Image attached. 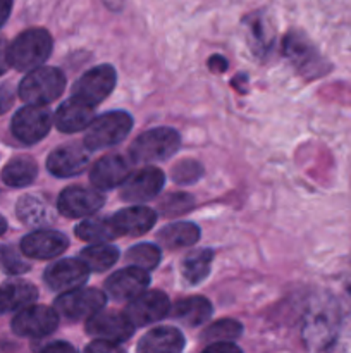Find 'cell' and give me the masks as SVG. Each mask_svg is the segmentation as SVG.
Returning a JSON list of instances; mask_svg holds the SVG:
<instances>
[{"label":"cell","instance_id":"obj_1","mask_svg":"<svg viewBox=\"0 0 351 353\" xmlns=\"http://www.w3.org/2000/svg\"><path fill=\"white\" fill-rule=\"evenodd\" d=\"M341 330V307L330 295H320L310 302L303 319L301 336L312 352L329 350Z\"/></svg>","mask_w":351,"mask_h":353},{"label":"cell","instance_id":"obj_2","mask_svg":"<svg viewBox=\"0 0 351 353\" xmlns=\"http://www.w3.org/2000/svg\"><path fill=\"white\" fill-rule=\"evenodd\" d=\"M50 33L43 28H31L21 33L9 47V62L17 71H31L47 62L52 54Z\"/></svg>","mask_w":351,"mask_h":353},{"label":"cell","instance_id":"obj_3","mask_svg":"<svg viewBox=\"0 0 351 353\" xmlns=\"http://www.w3.org/2000/svg\"><path fill=\"white\" fill-rule=\"evenodd\" d=\"M65 88V76L61 69L40 65L31 69L19 85V97L26 103L47 105L62 95Z\"/></svg>","mask_w":351,"mask_h":353},{"label":"cell","instance_id":"obj_4","mask_svg":"<svg viewBox=\"0 0 351 353\" xmlns=\"http://www.w3.org/2000/svg\"><path fill=\"white\" fill-rule=\"evenodd\" d=\"M181 147V137L172 128H153L134 140L131 145V157L138 164H153L167 161Z\"/></svg>","mask_w":351,"mask_h":353},{"label":"cell","instance_id":"obj_5","mask_svg":"<svg viewBox=\"0 0 351 353\" xmlns=\"http://www.w3.org/2000/svg\"><path fill=\"white\" fill-rule=\"evenodd\" d=\"M282 48H284V55L289 59V62L305 78H322L330 71L329 62L317 50L315 45L299 31H291L286 34Z\"/></svg>","mask_w":351,"mask_h":353},{"label":"cell","instance_id":"obj_6","mask_svg":"<svg viewBox=\"0 0 351 353\" xmlns=\"http://www.w3.org/2000/svg\"><path fill=\"white\" fill-rule=\"evenodd\" d=\"M133 128V117L124 110H112L92 121L85 134V145L89 150H103L120 143Z\"/></svg>","mask_w":351,"mask_h":353},{"label":"cell","instance_id":"obj_7","mask_svg":"<svg viewBox=\"0 0 351 353\" xmlns=\"http://www.w3.org/2000/svg\"><path fill=\"white\" fill-rule=\"evenodd\" d=\"M105 293L96 288H79L64 292L55 300V310L65 319H88L105 307Z\"/></svg>","mask_w":351,"mask_h":353},{"label":"cell","instance_id":"obj_8","mask_svg":"<svg viewBox=\"0 0 351 353\" xmlns=\"http://www.w3.org/2000/svg\"><path fill=\"white\" fill-rule=\"evenodd\" d=\"M52 112L45 105L28 103L12 117V133L21 143L33 145L43 140L52 128Z\"/></svg>","mask_w":351,"mask_h":353},{"label":"cell","instance_id":"obj_9","mask_svg":"<svg viewBox=\"0 0 351 353\" xmlns=\"http://www.w3.org/2000/svg\"><path fill=\"white\" fill-rule=\"evenodd\" d=\"M58 326V312L47 305H28L17 310L12 319V331L17 336L45 338Z\"/></svg>","mask_w":351,"mask_h":353},{"label":"cell","instance_id":"obj_10","mask_svg":"<svg viewBox=\"0 0 351 353\" xmlns=\"http://www.w3.org/2000/svg\"><path fill=\"white\" fill-rule=\"evenodd\" d=\"M171 312V302H169L167 295L157 290H145L141 295L134 296L129 300L126 310V317L134 327H143L148 324H153L162 321L164 317L169 316Z\"/></svg>","mask_w":351,"mask_h":353},{"label":"cell","instance_id":"obj_11","mask_svg":"<svg viewBox=\"0 0 351 353\" xmlns=\"http://www.w3.org/2000/svg\"><path fill=\"white\" fill-rule=\"evenodd\" d=\"M117 81L116 69L110 64H100L96 68L86 71L78 81L74 83L72 95L79 97L85 102L96 105L112 93Z\"/></svg>","mask_w":351,"mask_h":353},{"label":"cell","instance_id":"obj_12","mask_svg":"<svg viewBox=\"0 0 351 353\" xmlns=\"http://www.w3.org/2000/svg\"><path fill=\"white\" fill-rule=\"evenodd\" d=\"M165 185V174L155 165H147L136 172H131L123 183L120 196L126 202L143 203L155 199Z\"/></svg>","mask_w":351,"mask_h":353},{"label":"cell","instance_id":"obj_13","mask_svg":"<svg viewBox=\"0 0 351 353\" xmlns=\"http://www.w3.org/2000/svg\"><path fill=\"white\" fill-rule=\"evenodd\" d=\"M105 203V196L98 188H85V186H69L58 196V212L65 217L79 219L98 212Z\"/></svg>","mask_w":351,"mask_h":353},{"label":"cell","instance_id":"obj_14","mask_svg":"<svg viewBox=\"0 0 351 353\" xmlns=\"http://www.w3.org/2000/svg\"><path fill=\"white\" fill-rule=\"evenodd\" d=\"M86 333L96 340H107L112 343H124L134 333V326L129 323L126 314L119 312H96L86 321Z\"/></svg>","mask_w":351,"mask_h":353},{"label":"cell","instance_id":"obj_15","mask_svg":"<svg viewBox=\"0 0 351 353\" xmlns=\"http://www.w3.org/2000/svg\"><path fill=\"white\" fill-rule=\"evenodd\" d=\"M89 269L81 259H61L48 265L43 279L54 292H69L85 285L89 278Z\"/></svg>","mask_w":351,"mask_h":353},{"label":"cell","instance_id":"obj_16","mask_svg":"<svg viewBox=\"0 0 351 353\" xmlns=\"http://www.w3.org/2000/svg\"><path fill=\"white\" fill-rule=\"evenodd\" d=\"M150 286V274L145 269L131 265V268L120 269L109 276L105 281V292L110 299L117 302H129L134 296L141 295Z\"/></svg>","mask_w":351,"mask_h":353},{"label":"cell","instance_id":"obj_17","mask_svg":"<svg viewBox=\"0 0 351 353\" xmlns=\"http://www.w3.org/2000/svg\"><path fill=\"white\" fill-rule=\"evenodd\" d=\"M69 240L65 234L55 230H38L26 234L21 241V250L26 257L48 261L64 254L67 248Z\"/></svg>","mask_w":351,"mask_h":353},{"label":"cell","instance_id":"obj_18","mask_svg":"<svg viewBox=\"0 0 351 353\" xmlns=\"http://www.w3.org/2000/svg\"><path fill=\"white\" fill-rule=\"evenodd\" d=\"M129 174L131 161L120 154H110L95 162L89 172V179L95 188L107 192L123 185Z\"/></svg>","mask_w":351,"mask_h":353},{"label":"cell","instance_id":"obj_19","mask_svg":"<svg viewBox=\"0 0 351 353\" xmlns=\"http://www.w3.org/2000/svg\"><path fill=\"white\" fill-rule=\"evenodd\" d=\"M89 148L83 145H64L48 155L47 169L57 178H71L86 169L89 162Z\"/></svg>","mask_w":351,"mask_h":353},{"label":"cell","instance_id":"obj_20","mask_svg":"<svg viewBox=\"0 0 351 353\" xmlns=\"http://www.w3.org/2000/svg\"><path fill=\"white\" fill-rule=\"evenodd\" d=\"M95 105L85 102L79 97L72 95L71 99L65 100L55 112V126L62 133H76L92 124L95 119Z\"/></svg>","mask_w":351,"mask_h":353},{"label":"cell","instance_id":"obj_21","mask_svg":"<svg viewBox=\"0 0 351 353\" xmlns=\"http://www.w3.org/2000/svg\"><path fill=\"white\" fill-rule=\"evenodd\" d=\"M112 219L120 231V236H140L155 226L157 214L150 207L133 205L116 212Z\"/></svg>","mask_w":351,"mask_h":353},{"label":"cell","instance_id":"obj_22","mask_svg":"<svg viewBox=\"0 0 351 353\" xmlns=\"http://www.w3.org/2000/svg\"><path fill=\"white\" fill-rule=\"evenodd\" d=\"M184 348V336L172 326H160L148 331L138 343L140 353H178Z\"/></svg>","mask_w":351,"mask_h":353},{"label":"cell","instance_id":"obj_23","mask_svg":"<svg viewBox=\"0 0 351 353\" xmlns=\"http://www.w3.org/2000/svg\"><path fill=\"white\" fill-rule=\"evenodd\" d=\"M38 290L30 281L14 279L0 286V314L17 312L36 302Z\"/></svg>","mask_w":351,"mask_h":353},{"label":"cell","instance_id":"obj_24","mask_svg":"<svg viewBox=\"0 0 351 353\" xmlns=\"http://www.w3.org/2000/svg\"><path fill=\"white\" fill-rule=\"evenodd\" d=\"M212 303L205 296H189V299L179 300L171 309L169 316L178 319L179 323L186 324V326L196 327L205 324L212 316Z\"/></svg>","mask_w":351,"mask_h":353},{"label":"cell","instance_id":"obj_25","mask_svg":"<svg viewBox=\"0 0 351 353\" xmlns=\"http://www.w3.org/2000/svg\"><path fill=\"white\" fill-rule=\"evenodd\" d=\"M200 228L193 223H174L165 226L158 233V241L169 250H178V248H186L195 245L200 240Z\"/></svg>","mask_w":351,"mask_h":353},{"label":"cell","instance_id":"obj_26","mask_svg":"<svg viewBox=\"0 0 351 353\" xmlns=\"http://www.w3.org/2000/svg\"><path fill=\"white\" fill-rule=\"evenodd\" d=\"M76 236L92 243H102V241L116 240L120 236V231L117 230L112 217H92V219L83 221L76 228Z\"/></svg>","mask_w":351,"mask_h":353},{"label":"cell","instance_id":"obj_27","mask_svg":"<svg viewBox=\"0 0 351 353\" xmlns=\"http://www.w3.org/2000/svg\"><path fill=\"white\" fill-rule=\"evenodd\" d=\"M38 176V165L31 157H16L3 168L2 179L7 186L12 188H23L31 185Z\"/></svg>","mask_w":351,"mask_h":353},{"label":"cell","instance_id":"obj_28","mask_svg":"<svg viewBox=\"0 0 351 353\" xmlns=\"http://www.w3.org/2000/svg\"><path fill=\"white\" fill-rule=\"evenodd\" d=\"M120 254L117 247L110 245L109 241H102V243H93L86 247L85 250L79 254V259L86 264L89 271L103 272L107 269L112 268L117 261H119Z\"/></svg>","mask_w":351,"mask_h":353},{"label":"cell","instance_id":"obj_29","mask_svg":"<svg viewBox=\"0 0 351 353\" xmlns=\"http://www.w3.org/2000/svg\"><path fill=\"white\" fill-rule=\"evenodd\" d=\"M212 262L213 250H210V248H200V250L191 252L182 261V276H184L189 285H200V283L209 278Z\"/></svg>","mask_w":351,"mask_h":353},{"label":"cell","instance_id":"obj_30","mask_svg":"<svg viewBox=\"0 0 351 353\" xmlns=\"http://www.w3.org/2000/svg\"><path fill=\"white\" fill-rule=\"evenodd\" d=\"M17 217L23 221L24 224L33 228L45 226L52 221V212L48 207L45 205L43 200H40L34 195H24L21 196L16 207Z\"/></svg>","mask_w":351,"mask_h":353},{"label":"cell","instance_id":"obj_31","mask_svg":"<svg viewBox=\"0 0 351 353\" xmlns=\"http://www.w3.org/2000/svg\"><path fill=\"white\" fill-rule=\"evenodd\" d=\"M243 334V326L234 319H220L217 323L210 324L202 334V340L206 343H215V341H234Z\"/></svg>","mask_w":351,"mask_h":353},{"label":"cell","instance_id":"obj_32","mask_svg":"<svg viewBox=\"0 0 351 353\" xmlns=\"http://www.w3.org/2000/svg\"><path fill=\"white\" fill-rule=\"evenodd\" d=\"M162 259V252L157 245L153 243H141L136 247H131L126 254V261L136 268L151 271L158 265Z\"/></svg>","mask_w":351,"mask_h":353},{"label":"cell","instance_id":"obj_33","mask_svg":"<svg viewBox=\"0 0 351 353\" xmlns=\"http://www.w3.org/2000/svg\"><path fill=\"white\" fill-rule=\"evenodd\" d=\"M193 207H195V199L189 193H169L167 196L162 199L158 210L162 212V216L176 217L189 212Z\"/></svg>","mask_w":351,"mask_h":353},{"label":"cell","instance_id":"obj_34","mask_svg":"<svg viewBox=\"0 0 351 353\" xmlns=\"http://www.w3.org/2000/svg\"><path fill=\"white\" fill-rule=\"evenodd\" d=\"M248 26H250V37H251V45H253L255 52L257 54H264L270 48L274 37H272V31L268 30L267 23L262 19L260 14H255L253 19L248 21Z\"/></svg>","mask_w":351,"mask_h":353},{"label":"cell","instance_id":"obj_35","mask_svg":"<svg viewBox=\"0 0 351 353\" xmlns=\"http://www.w3.org/2000/svg\"><path fill=\"white\" fill-rule=\"evenodd\" d=\"M0 268L7 274H23L30 271V262L21 257L19 252L7 245H0Z\"/></svg>","mask_w":351,"mask_h":353},{"label":"cell","instance_id":"obj_36","mask_svg":"<svg viewBox=\"0 0 351 353\" xmlns=\"http://www.w3.org/2000/svg\"><path fill=\"white\" fill-rule=\"evenodd\" d=\"M203 176V165L193 159H184L172 168V179L179 185H193Z\"/></svg>","mask_w":351,"mask_h":353},{"label":"cell","instance_id":"obj_37","mask_svg":"<svg viewBox=\"0 0 351 353\" xmlns=\"http://www.w3.org/2000/svg\"><path fill=\"white\" fill-rule=\"evenodd\" d=\"M203 350L209 353H241V348L234 341H215L206 345Z\"/></svg>","mask_w":351,"mask_h":353},{"label":"cell","instance_id":"obj_38","mask_svg":"<svg viewBox=\"0 0 351 353\" xmlns=\"http://www.w3.org/2000/svg\"><path fill=\"white\" fill-rule=\"evenodd\" d=\"M86 352H95V353H107V352H120L119 343H112L107 340H95L92 345L86 347Z\"/></svg>","mask_w":351,"mask_h":353},{"label":"cell","instance_id":"obj_39","mask_svg":"<svg viewBox=\"0 0 351 353\" xmlns=\"http://www.w3.org/2000/svg\"><path fill=\"white\" fill-rule=\"evenodd\" d=\"M14 103V90L7 85H0V116L10 109Z\"/></svg>","mask_w":351,"mask_h":353},{"label":"cell","instance_id":"obj_40","mask_svg":"<svg viewBox=\"0 0 351 353\" xmlns=\"http://www.w3.org/2000/svg\"><path fill=\"white\" fill-rule=\"evenodd\" d=\"M9 68V45H7L6 38L0 37V76H2Z\"/></svg>","mask_w":351,"mask_h":353},{"label":"cell","instance_id":"obj_41","mask_svg":"<svg viewBox=\"0 0 351 353\" xmlns=\"http://www.w3.org/2000/svg\"><path fill=\"white\" fill-rule=\"evenodd\" d=\"M41 352L65 353V352H74V347H71L69 343H64V341H55V343H50V345H47V347L41 348Z\"/></svg>","mask_w":351,"mask_h":353},{"label":"cell","instance_id":"obj_42","mask_svg":"<svg viewBox=\"0 0 351 353\" xmlns=\"http://www.w3.org/2000/svg\"><path fill=\"white\" fill-rule=\"evenodd\" d=\"M210 71L213 72H224L227 69V61L222 57V55H213L209 61Z\"/></svg>","mask_w":351,"mask_h":353},{"label":"cell","instance_id":"obj_43","mask_svg":"<svg viewBox=\"0 0 351 353\" xmlns=\"http://www.w3.org/2000/svg\"><path fill=\"white\" fill-rule=\"evenodd\" d=\"M14 0H0V28L6 24V21L9 19L10 10H12Z\"/></svg>","mask_w":351,"mask_h":353},{"label":"cell","instance_id":"obj_44","mask_svg":"<svg viewBox=\"0 0 351 353\" xmlns=\"http://www.w3.org/2000/svg\"><path fill=\"white\" fill-rule=\"evenodd\" d=\"M344 293H346V296H348V302L351 303V272H350V276H348L346 283H344Z\"/></svg>","mask_w":351,"mask_h":353},{"label":"cell","instance_id":"obj_45","mask_svg":"<svg viewBox=\"0 0 351 353\" xmlns=\"http://www.w3.org/2000/svg\"><path fill=\"white\" fill-rule=\"evenodd\" d=\"M6 231H7V221H6V217L0 216V236H2Z\"/></svg>","mask_w":351,"mask_h":353}]
</instances>
